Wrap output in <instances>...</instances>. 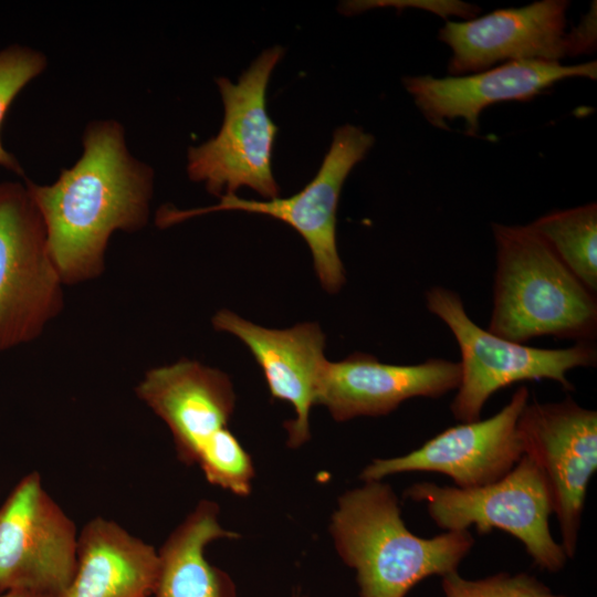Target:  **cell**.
<instances>
[{"label": "cell", "instance_id": "6da1fadb", "mask_svg": "<svg viewBox=\"0 0 597 597\" xmlns=\"http://www.w3.org/2000/svg\"><path fill=\"white\" fill-rule=\"evenodd\" d=\"M82 148L81 157L54 182L24 181L65 285L103 274L112 235L133 233L147 224L154 192L155 172L130 154L119 122L91 121L83 132Z\"/></svg>", "mask_w": 597, "mask_h": 597}, {"label": "cell", "instance_id": "7a4b0ae2", "mask_svg": "<svg viewBox=\"0 0 597 597\" xmlns=\"http://www.w3.org/2000/svg\"><path fill=\"white\" fill-rule=\"evenodd\" d=\"M329 531L341 558L356 570L360 597H405L429 576L457 572L474 545L470 531L411 533L392 488L381 481L341 495Z\"/></svg>", "mask_w": 597, "mask_h": 597}, {"label": "cell", "instance_id": "3957f363", "mask_svg": "<svg viewBox=\"0 0 597 597\" xmlns=\"http://www.w3.org/2000/svg\"><path fill=\"white\" fill-rule=\"evenodd\" d=\"M495 273L488 331L522 343L554 336L594 342L597 298L527 226L493 223Z\"/></svg>", "mask_w": 597, "mask_h": 597}, {"label": "cell", "instance_id": "277c9868", "mask_svg": "<svg viewBox=\"0 0 597 597\" xmlns=\"http://www.w3.org/2000/svg\"><path fill=\"white\" fill-rule=\"evenodd\" d=\"M428 311L450 329L459 346L460 383L450 410L460 422L481 419L493 394L525 380L548 379L574 390L568 373L597 364L594 342L566 348H538L500 337L468 315L461 296L451 289L432 286L425 293Z\"/></svg>", "mask_w": 597, "mask_h": 597}, {"label": "cell", "instance_id": "5b68a950", "mask_svg": "<svg viewBox=\"0 0 597 597\" xmlns=\"http://www.w3.org/2000/svg\"><path fill=\"white\" fill-rule=\"evenodd\" d=\"M284 55L281 45L262 51L237 83L216 77L224 115L219 133L187 151V174L221 198L249 187L266 200L279 197L272 154L276 125L266 111V88Z\"/></svg>", "mask_w": 597, "mask_h": 597}, {"label": "cell", "instance_id": "8992f818", "mask_svg": "<svg viewBox=\"0 0 597 597\" xmlns=\"http://www.w3.org/2000/svg\"><path fill=\"white\" fill-rule=\"evenodd\" d=\"M404 496L425 503L431 520L444 531H469L474 526L481 535L494 528L509 533L543 570L559 572L568 559L551 533L553 505L545 479L525 454L493 483L460 489L423 481L408 486Z\"/></svg>", "mask_w": 597, "mask_h": 597}, {"label": "cell", "instance_id": "52a82bcc", "mask_svg": "<svg viewBox=\"0 0 597 597\" xmlns=\"http://www.w3.org/2000/svg\"><path fill=\"white\" fill-rule=\"evenodd\" d=\"M64 285L25 184L0 181V353L43 333L63 310Z\"/></svg>", "mask_w": 597, "mask_h": 597}, {"label": "cell", "instance_id": "ba28073f", "mask_svg": "<svg viewBox=\"0 0 597 597\" xmlns=\"http://www.w3.org/2000/svg\"><path fill=\"white\" fill-rule=\"evenodd\" d=\"M568 8L566 0H541L447 22L439 30V40L451 50L448 72L460 76L517 61L561 63L566 56L594 52L596 1L570 30L566 28Z\"/></svg>", "mask_w": 597, "mask_h": 597}, {"label": "cell", "instance_id": "9c48e42d", "mask_svg": "<svg viewBox=\"0 0 597 597\" xmlns=\"http://www.w3.org/2000/svg\"><path fill=\"white\" fill-rule=\"evenodd\" d=\"M375 138L362 127L345 124L335 129L328 151L315 177L289 198L250 200L227 195L219 203L179 210L161 207L156 224L167 228L217 211H244L269 216L292 227L308 245L314 269L324 290L336 293L345 283V269L336 243V212L342 187L373 147Z\"/></svg>", "mask_w": 597, "mask_h": 597}, {"label": "cell", "instance_id": "30bf717a", "mask_svg": "<svg viewBox=\"0 0 597 597\" xmlns=\"http://www.w3.org/2000/svg\"><path fill=\"white\" fill-rule=\"evenodd\" d=\"M78 531L44 489L25 474L0 506V594L24 590L59 597L77 562Z\"/></svg>", "mask_w": 597, "mask_h": 597}, {"label": "cell", "instance_id": "8fae6325", "mask_svg": "<svg viewBox=\"0 0 597 597\" xmlns=\"http://www.w3.org/2000/svg\"><path fill=\"white\" fill-rule=\"evenodd\" d=\"M524 454L541 470L567 558H574L587 488L597 470V412L572 397L530 401L517 420Z\"/></svg>", "mask_w": 597, "mask_h": 597}, {"label": "cell", "instance_id": "7c38bea8", "mask_svg": "<svg viewBox=\"0 0 597 597\" xmlns=\"http://www.w3.org/2000/svg\"><path fill=\"white\" fill-rule=\"evenodd\" d=\"M530 398V390L521 386L492 417L460 422L405 455L375 459L359 478L367 482L404 472H438L460 489L493 483L506 475L524 454L517 420Z\"/></svg>", "mask_w": 597, "mask_h": 597}, {"label": "cell", "instance_id": "4fadbf2b", "mask_svg": "<svg viewBox=\"0 0 597 597\" xmlns=\"http://www.w3.org/2000/svg\"><path fill=\"white\" fill-rule=\"evenodd\" d=\"M583 77L596 80L597 62L575 65L542 61L507 62L460 76L408 75L402 85L423 117L434 127L462 119L465 134L476 136L481 113L489 106L528 101L555 83Z\"/></svg>", "mask_w": 597, "mask_h": 597}, {"label": "cell", "instance_id": "5bb4252c", "mask_svg": "<svg viewBox=\"0 0 597 597\" xmlns=\"http://www.w3.org/2000/svg\"><path fill=\"white\" fill-rule=\"evenodd\" d=\"M459 383L458 362L429 358L415 365H392L354 353L339 362H327L316 405L325 406L336 421L379 417L411 398H440L455 390Z\"/></svg>", "mask_w": 597, "mask_h": 597}, {"label": "cell", "instance_id": "9a60e30c", "mask_svg": "<svg viewBox=\"0 0 597 597\" xmlns=\"http://www.w3.org/2000/svg\"><path fill=\"white\" fill-rule=\"evenodd\" d=\"M217 331L237 336L260 365L271 396L294 407L296 418L284 423L287 444L297 448L310 439V411L316 405L327 359L325 335L315 323L286 329L253 324L229 310L212 318Z\"/></svg>", "mask_w": 597, "mask_h": 597}, {"label": "cell", "instance_id": "2e32d148", "mask_svg": "<svg viewBox=\"0 0 597 597\" xmlns=\"http://www.w3.org/2000/svg\"><path fill=\"white\" fill-rule=\"evenodd\" d=\"M135 392L166 423L187 465L197 464L203 447L228 428L235 402L224 373L186 358L147 370Z\"/></svg>", "mask_w": 597, "mask_h": 597}, {"label": "cell", "instance_id": "e0dca14e", "mask_svg": "<svg viewBox=\"0 0 597 597\" xmlns=\"http://www.w3.org/2000/svg\"><path fill=\"white\" fill-rule=\"evenodd\" d=\"M158 570L153 545L95 516L78 532L76 569L59 597H151Z\"/></svg>", "mask_w": 597, "mask_h": 597}, {"label": "cell", "instance_id": "ac0fdd59", "mask_svg": "<svg viewBox=\"0 0 597 597\" xmlns=\"http://www.w3.org/2000/svg\"><path fill=\"white\" fill-rule=\"evenodd\" d=\"M237 537L238 533L219 523V505L201 500L157 551L159 570L153 597H237L230 576L205 556L211 542Z\"/></svg>", "mask_w": 597, "mask_h": 597}, {"label": "cell", "instance_id": "d6986e66", "mask_svg": "<svg viewBox=\"0 0 597 597\" xmlns=\"http://www.w3.org/2000/svg\"><path fill=\"white\" fill-rule=\"evenodd\" d=\"M531 228L566 268L594 294L597 293V205L555 210Z\"/></svg>", "mask_w": 597, "mask_h": 597}, {"label": "cell", "instance_id": "ffe728a7", "mask_svg": "<svg viewBox=\"0 0 597 597\" xmlns=\"http://www.w3.org/2000/svg\"><path fill=\"white\" fill-rule=\"evenodd\" d=\"M197 464L209 483L235 495L250 493L254 476L251 457L228 428L216 433L203 447Z\"/></svg>", "mask_w": 597, "mask_h": 597}, {"label": "cell", "instance_id": "44dd1931", "mask_svg": "<svg viewBox=\"0 0 597 597\" xmlns=\"http://www.w3.org/2000/svg\"><path fill=\"white\" fill-rule=\"evenodd\" d=\"M48 66L44 53L33 48L11 44L0 50V128L17 95ZM0 167L24 176L23 168L2 145L0 138Z\"/></svg>", "mask_w": 597, "mask_h": 597}, {"label": "cell", "instance_id": "7402d4cb", "mask_svg": "<svg viewBox=\"0 0 597 597\" xmlns=\"http://www.w3.org/2000/svg\"><path fill=\"white\" fill-rule=\"evenodd\" d=\"M442 589L446 597H566L553 594L542 582L526 573H500L469 580L452 572L442 576Z\"/></svg>", "mask_w": 597, "mask_h": 597}, {"label": "cell", "instance_id": "603a6c76", "mask_svg": "<svg viewBox=\"0 0 597 597\" xmlns=\"http://www.w3.org/2000/svg\"><path fill=\"white\" fill-rule=\"evenodd\" d=\"M415 8L430 11L440 17H458L463 20L476 18L481 11L476 4L458 0H369L345 1L339 6L343 14H357L373 8Z\"/></svg>", "mask_w": 597, "mask_h": 597}, {"label": "cell", "instance_id": "cb8c5ba5", "mask_svg": "<svg viewBox=\"0 0 597 597\" xmlns=\"http://www.w3.org/2000/svg\"><path fill=\"white\" fill-rule=\"evenodd\" d=\"M0 597H49L42 594L24 591V590H11L0 594Z\"/></svg>", "mask_w": 597, "mask_h": 597}]
</instances>
